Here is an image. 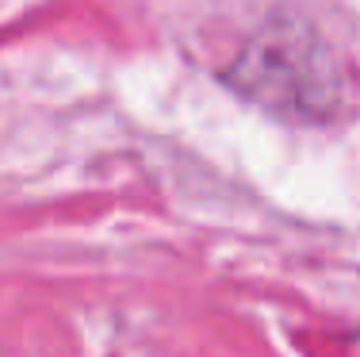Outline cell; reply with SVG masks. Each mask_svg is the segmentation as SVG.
Masks as SVG:
<instances>
[{"mask_svg":"<svg viewBox=\"0 0 360 357\" xmlns=\"http://www.w3.org/2000/svg\"><path fill=\"white\" fill-rule=\"evenodd\" d=\"M226 84L288 123H322L341 104V73L326 39L299 15H272L226 65Z\"/></svg>","mask_w":360,"mask_h":357,"instance_id":"cell-1","label":"cell"}]
</instances>
